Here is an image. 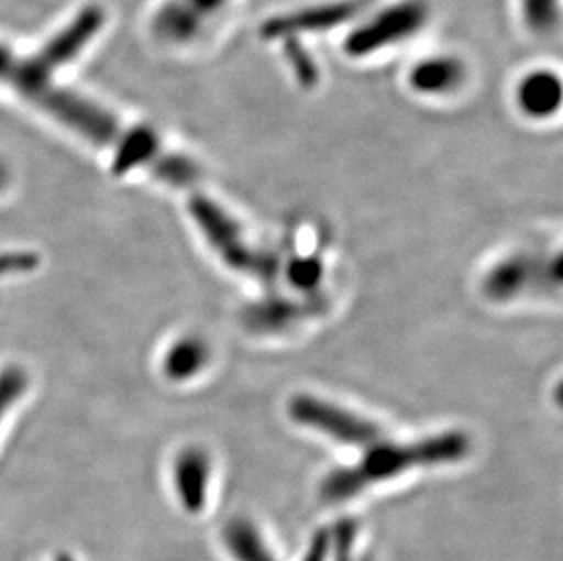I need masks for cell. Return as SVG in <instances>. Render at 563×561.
<instances>
[{
	"label": "cell",
	"instance_id": "6da1fadb",
	"mask_svg": "<svg viewBox=\"0 0 563 561\" xmlns=\"http://www.w3.org/2000/svg\"><path fill=\"white\" fill-rule=\"evenodd\" d=\"M468 450L471 441L463 432H445L409 446H393L382 441L371 447L360 465L338 469L324 477L321 483V496L334 504L345 502L365 491L368 485L390 480L415 466L440 465L463 460Z\"/></svg>",
	"mask_w": 563,
	"mask_h": 561
},
{
	"label": "cell",
	"instance_id": "7a4b0ae2",
	"mask_svg": "<svg viewBox=\"0 0 563 561\" xmlns=\"http://www.w3.org/2000/svg\"><path fill=\"white\" fill-rule=\"evenodd\" d=\"M104 24L107 13L101 6H86L32 54H19L0 43V85L24 94L38 82L54 79L59 69L74 63L96 41Z\"/></svg>",
	"mask_w": 563,
	"mask_h": 561
},
{
	"label": "cell",
	"instance_id": "3957f363",
	"mask_svg": "<svg viewBox=\"0 0 563 561\" xmlns=\"http://www.w3.org/2000/svg\"><path fill=\"white\" fill-rule=\"evenodd\" d=\"M190 213L208 239V243L212 244L227 265L232 266L234 271L260 277L265 283L274 280L277 274L276 260L265 252L252 249L243 238L238 223L219 207L218 202L212 201L202 191H196L190 196Z\"/></svg>",
	"mask_w": 563,
	"mask_h": 561
},
{
	"label": "cell",
	"instance_id": "277c9868",
	"mask_svg": "<svg viewBox=\"0 0 563 561\" xmlns=\"http://www.w3.org/2000/svg\"><path fill=\"white\" fill-rule=\"evenodd\" d=\"M429 10L421 0H404L377 11L376 15L360 26L346 38L345 48L354 57H367L396 44L415 37L426 26Z\"/></svg>",
	"mask_w": 563,
	"mask_h": 561
},
{
	"label": "cell",
	"instance_id": "5b68a950",
	"mask_svg": "<svg viewBox=\"0 0 563 561\" xmlns=\"http://www.w3.org/2000/svg\"><path fill=\"white\" fill-rule=\"evenodd\" d=\"M290 416L298 424L319 430L345 446L371 449L383 441V430L376 424L318 397H296L290 403Z\"/></svg>",
	"mask_w": 563,
	"mask_h": 561
},
{
	"label": "cell",
	"instance_id": "8992f818",
	"mask_svg": "<svg viewBox=\"0 0 563 561\" xmlns=\"http://www.w3.org/2000/svg\"><path fill=\"white\" fill-rule=\"evenodd\" d=\"M229 4L230 0H166L152 16L150 30L159 43L187 46L196 43Z\"/></svg>",
	"mask_w": 563,
	"mask_h": 561
},
{
	"label": "cell",
	"instance_id": "52a82bcc",
	"mask_svg": "<svg viewBox=\"0 0 563 561\" xmlns=\"http://www.w3.org/2000/svg\"><path fill=\"white\" fill-rule=\"evenodd\" d=\"M562 283V263L560 257L554 261L534 260L529 255H516L504 261L490 272L485 279V292L493 299H510L527 288H559Z\"/></svg>",
	"mask_w": 563,
	"mask_h": 561
},
{
	"label": "cell",
	"instance_id": "ba28073f",
	"mask_svg": "<svg viewBox=\"0 0 563 561\" xmlns=\"http://www.w3.org/2000/svg\"><path fill=\"white\" fill-rule=\"evenodd\" d=\"M363 0H340L330 4H318L316 8L294 11L283 19H274L266 24L265 35L271 38L290 37L298 32H319L345 24L349 16L360 15Z\"/></svg>",
	"mask_w": 563,
	"mask_h": 561
},
{
	"label": "cell",
	"instance_id": "9c48e42d",
	"mask_svg": "<svg viewBox=\"0 0 563 561\" xmlns=\"http://www.w3.org/2000/svg\"><path fill=\"white\" fill-rule=\"evenodd\" d=\"M210 461L201 450H185L176 463L177 493L188 513H201L207 502Z\"/></svg>",
	"mask_w": 563,
	"mask_h": 561
},
{
	"label": "cell",
	"instance_id": "30bf717a",
	"mask_svg": "<svg viewBox=\"0 0 563 561\" xmlns=\"http://www.w3.org/2000/svg\"><path fill=\"white\" fill-rule=\"evenodd\" d=\"M465 79V66L454 57L423 58L410 69V86L420 94H449Z\"/></svg>",
	"mask_w": 563,
	"mask_h": 561
},
{
	"label": "cell",
	"instance_id": "8fae6325",
	"mask_svg": "<svg viewBox=\"0 0 563 561\" xmlns=\"http://www.w3.org/2000/svg\"><path fill=\"white\" fill-rule=\"evenodd\" d=\"M562 102V82L559 75L538 69L527 75L518 86V105L527 116L542 117L556 112Z\"/></svg>",
	"mask_w": 563,
	"mask_h": 561
},
{
	"label": "cell",
	"instance_id": "7c38bea8",
	"mask_svg": "<svg viewBox=\"0 0 563 561\" xmlns=\"http://www.w3.org/2000/svg\"><path fill=\"white\" fill-rule=\"evenodd\" d=\"M224 543L238 561H276L261 540L254 525L245 519H234L227 525Z\"/></svg>",
	"mask_w": 563,
	"mask_h": 561
},
{
	"label": "cell",
	"instance_id": "4fadbf2b",
	"mask_svg": "<svg viewBox=\"0 0 563 561\" xmlns=\"http://www.w3.org/2000/svg\"><path fill=\"white\" fill-rule=\"evenodd\" d=\"M207 349L201 341L197 339H183L179 343L172 346L170 352L165 358L166 376L181 382L187 377L194 376L196 372L201 371V366L207 361Z\"/></svg>",
	"mask_w": 563,
	"mask_h": 561
},
{
	"label": "cell",
	"instance_id": "5bb4252c",
	"mask_svg": "<svg viewBox=\"0 0 563 561\" xmlns=\"http://www.w3.org/2000/svg\"><path fill=\"white\" fill-rule=\"evenodd\" d=\"M26 387V372L19 366H5L4 371L0 372V419L15 405Z\"/></svg>",
	"mask_w": 563,
	"mask_h": 561
},
{
	"label": "cell",
	"instance_id": "9a60e30c",
	"mask_svg": "<svg viewBox=\"0 0 563 561\" xmlns=\"http://www.w3.org/2000/svg\"><path fill=\"white\" fill-rule=\"evenodd\" d=\"M303 307H294L290 302L287 305H268V307H261L260 310L252 312V323H257L255 327L260 329L272 330L276 329L277 324L290 323L294 319L303 316Z\"/></svg>",
	"mask_w": 563,
	"mask_h": 561
},
{
	"label": "cell",
	"instance_id": "2e32d148",
	"mask_svg": "<svg viewBox=\"0 0 563 561\" xmlns=\"http://www.w3.org/2000/svg\"><path fill=\"white\" fill-rule=\"evenodd\" d=\"M288 277L298 288H312L318 285L319 277H321V265L316 260L294 261L288 268Z\"/></svg>",
	"mask_w": 563,
	"mask_h": 561
},
{
	"label": "cell",
	"instance_id": "e0dca14e",
	"mask_svg": "<svg viewBox=\"0 0 563 561\" xmlns=\"http://www.w3.org/2000/svg\"><path fill=\"white\" fill-rule=\"evenodd\" d=\"M332 551V532L323 529L318 530L310 541L309 551L305 554L303 561H327Z\"/></svg>",
	"mask_w": 563,
	"mask_h": 561
},
{
	"label": "cell",
	"instance_id": "ac0fdd59",
	"mask_svg": "<svg viewBox=\"0 0 563 561\" xmlns=\"http://www.w3.org/2000/svg\"><path fill=\"white\" fill-rule=\"evenodd\" d=\"M5 183H8V169H5V166L0 163V190L4 188Z\"/></svg>",
	"mask_w": 563,
	"mask_h": 561
}]
</instances>
